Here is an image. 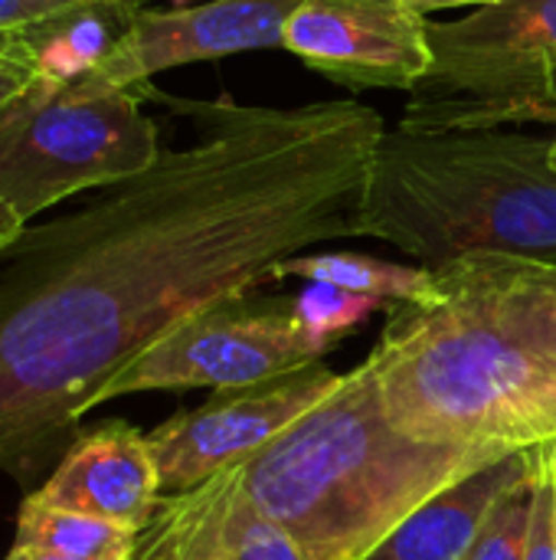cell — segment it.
Returning a JSON list of instances; mask_svg holds the SVG:
<instances>
[{
	"mask_svg": "<svg viewBox=\"0 0 556 560\" xmlns=\"http://www.w3.org/2000/svg\"><path fill=\"white\" fill-rule=\"evenodd\" d=\"M144 92L197 138L0 256V469L29 472L95 394L177 325L360 236L383 128L364 102L295 108Z\"/></svg>",
	"mask_w": 556,
	"mask_h": 560,
	"instance_id": "obj_1",
	"label": "cell"
},
{
	"mask_svg": "<svg viewBox=\"0 0 556 560\" xmlns=\"http://www.w3.org/2000/svg\"><path fill=\"white\" fill-rule=\"evenodd\" d=\"M433 272L367 358L390 423L469 450L556 443V262L472 253Z\"/></svg>",
	"mask_w": 556,
	"mask_h": 560,
	"instance_id": "obj_2",
	"label": "cell"
},
{
	"mask_svg": "<svg viewBox=\"0 0 556 560\" xmlns=\"http://www.w3.org/2000/svg\"><path fill=\"white\" fill-rule=\"evenodd\" d=\"M501 456L508 453L426 443L397 430L374 364L364 361L233 472L305 558L364 560L433 495Z\"/></svg>",
	"mask_w": 556,
	"mask_h": 560,
	"instance_id": "obj_3",
	"label": "cell"
},
{
	"mask_svg": "<svg viewBox=\"0 0 556 560\" xmlns=\"http://www.w3.org/2000/svg\"><path fill=\"white\" fill-rule=\"evenodd\" d=\"M551 138L469 131H383L360 200V236L439 269L472 253L556 262Z\"/></svg>",
	"mask_w": 556,
	"mask_h": 560,
	"instance_id": "obj_4",
	"label": "cell"
},
{
	"mask_svg": "<svg viewBox=\"0 0 556 560\" xmlns=\"http://www.w3.org/2000/svg\"><path fill=\"white\" fill-rule=\"evenodd\" d=\"M138 89H108L88 75L33 82L0 112V190L29 223L92 187L147 171L164 151Z\"/></svg>",
	"mask_w": 556,
	"mask_h": 560,
	"instance_id": "obj_5",
	"label": "cell"
},
{
	"mask_svg": "<svg viewBox=\"0 0 556 560\" xmlns=\"http://www.w3.org/2000/svg\"><path fill=\"white\" fill-rule=\"evenodd\" d=\"M433 66L406 92L400 131L556 125V0H498L429 23Z\"/></svg>",
	"mask_w": 556,
	"mask_h": 560,
	"instance_id": "obj_6",
	"label": "cell"
},
{
	"mask_svg": "<svg viewBox=\"0 0 556 560\" xmlns=\"http://www.w3.org/2000/svg\"><path fill=\"white\" fill-rule=\"evenodd\" d=\"M318 361L292 308L229 302L157 338L95 394V407L141 390H239L298 374Z\"/></svg>",
	"mask_w": 556,
	"mask_h": 560,
	"instance_id": "obj_7",
	"label": "cell"
},
{
	"mask_svg": "<svg viewBox=\"0 0 556 560\" xmlns=\"http://www.w3.org/2000/svg\"><path fill=\"white\" fill-rule=\"evenodd\" d=\"M338 384L341 374L321 368L318 361L288 377L223 390L210 404L170 417L147 436L161 489L170 495L190 492L252 459L315 404H321Z\"/></svg>",
	"mask_w": 556,
	"mask_h": 560,
	"instance_id": "obj_8",
	"label": "cell"
},
{
	"mask_svg": "<svg viewBox=\"0 0 556 560\" xmlns=\"http://www.w3.org/2000/svg\"><path fill=\"white\" fill-rule=\"evenodd\" d=\"M429 23L406 0H301L282 49L351 92H410L433 66Z\"/></svg>",
	"mask_w": 556,
	"mask_h": 560,
	"instance_id": "obj_9",
	"label": "cell"
},
{
	"mask_svg": "<svg viewBox=\"0 0 556 560\" xmlns=\"http://www.w3.org/2000/svg\"><path fill=\"white\" fill-rule=\"evenodd\" d=\"M301 0H203L174 10H138L88 79L108 89H138L164 69L279 49Z\"/></svg>",
	"mask_w": 556,
	"mask_h": 560,
	"instance_id": "obj_10",
	"label": "cell"
},
{
	"mask_svg": "<svg viewBox=\"0 0 556 560\" xmlns=\"http://www.w3.org/2000/svg\"><path fill=\"white\" fill-rule=\"evenodd\" d=\"M308 560L298 541L269 518L226 469L210 482L161 499L141 532L134 560Z\"/></svg>",
	"mask_w": 556,
	"mask_h": 560,
	"instance_id": "obj_11",
	"label": "cell"
},
{
	"mask_svg": "<svg viewBox=\"0 0 556 560\" xmlns=\"http://www.w3.org/2000/svg\"><path fill=\"white\" fill-rule=\"evenodd\" d=\"M161 476L147 436L128 423H108L79 436L56 472L29 499L49 509L92 515L131 532H144L161 509Z\"/></svg>",
	"mask_w": 556,
	"mask_h": 560,
	"instance_id": "obj_12",
	"label": "cell"
},
{
	"mask_svg": "<svg viewBox=\"0 0 556 560\" xmlns=\"http://www.w3.org/2000/svg\"><path fill=\"white\" fill-rule=\"evenodd\" d=\"M541 463L537 450L508 453L456 486L433 495L423 509H416L387 541H380L364 560H462L475 541L485 515L511 489L518 479L534 472Z\"/></svg>",
	"mask_w": 556,
	"mask_h": 560,
	"instance_id": "obj_13",
	"label": "cell"
},
{
	"mask_svg": "<svg viewBox=\"0 0 556 560\" xmlns=\"http://www.w3.org/2000/svg\"><path fill=\"white\" fill-rule=\"evenodd\" d=\"M272 279L324 282V285H338V289L393 302V305L423 302L436 285V272L426 266H403V262H387V259L360 256V253H301V256L279 262Z\"/></svg>",
	"mask_w": 556,
	"mask_h": 560,
	"instance_id": "obj_14",
	"label": "cell"
},
{
	"mask_svg": "<svg viewBox=\"0 0 556 560\" xmlns=\"http://www.w3.org/2000/svg\"><path fill=\"white\" fill-rule=\"evenodd\" d=\"M141 535L92 515L62 512L26 499L16 522V545L59 560H134Z\"/></svg>",
	"mask_w": 556,
	"mask_h": 560,
	"instance_id": "obj_15",
	"label": "cell"
},
{
	"mask_svg": "<svg viewBox=\"0 0 556 560\" xmlns=\"http://www.w3.org/2000/svg\"><path fill=\"white\" fill-rule=\"evenodd\" d=\"M541 463H544V446H541ZM541 463L534 466V472H528L524 479H518L511 489L501 492V499L485 515L475 541L469 545L462 560H524L528 538H531V515H534V499H537Z\"/></svg>",
	"mask_w": 556,
	"mask_h": 560,
	"instance_id": "obj_16",
	"label": "cell"
},
{
	"mask_svg": "<svg viewBox=\"0 0 556 560\" xmlns=\"http://www.w3.org/2000/svg\"><path fill=\"white\" fill-rule=\"evenodd\" d=\"M380 305V299H370V295H357V292H347V289H338V285H324V282H308L298 299L292 302V315L305 335V341L311 345V351L321 358L334 338L360 328Z\"/></svg>",
	"mask_w": 556,
	"mask_h": 560,
	"instance_id": "obj_17",
	"label": "cell"
},
{
	"mask_svg": "<svg viewBox=\"0 0 556 560\" xmlns=\"http://www.w3.org/2000/svg\"><path fill=\"white\" fill-rule=\"evenodd\" d=\"M524 560H556V459L554 443L544 446L541 479H537V499L531 515V538Z\"/></svg>",
	"mask_w": 556,
	"mask_h": 560,
	"instance_id": "obj_18",
	"label": "cell"
},
{
	"mask_svg": "<svg viewBox=\"0 0 556 560\" xmlns=\"http://www.w3.org/2000/svg\"><path fill=\"white\" fill-rule=\"evenodd\" d=\"M33 82H39V66L26 30H0V112L10 108Z\"/></svg>",
	"mask_w": 556,
	"mask_h": 560,
	"instance_id": "obj_19",
	"label": "cell"
},
{
	"mask_svg": "<svg viewBox=\"0 0 556 560\" xmlns=\"http://www.w3.org/2000/svg\"><path fill=\"white\" fill-rule=\"evenodd\" d=\"M62 10L56 7H43L33 0H0V30H26L46 16H56Z\"/></svg>",
	"mask_w": 556,
	"mask_h": 560,
	"instance_id": "obj_20",
	"label": "cell"
},
{
	"mask_svg": "<svg viewBox=\"0 0 556 560\" xmlns=\"http://www.w3.org/2000/svg\"><path fill=\"white\" fill-rule=\"evenodd\" d=\"M23 230H26V223L20 220V213L10 207V200L0 190V256L23 236Z\"/></svg>",
	"mask_w": 556,
	"mask_h": 560,
	"instance_id": "obj_21",
	"label": "cell"
},
{
	"mask_svg": "<svg viewBox=\"0 0 556 560\" xmlns=\"http://www.w3.org/2000/svg\"><path fill=\"white\" fill-rule=\"evenodd\" d=\"M43 7H56V10H69V7H134L141 10L144 0H33Z\"/></svg>",
	"mask_w": 556,
	"mask_h": 560,
	"instance_id": "obj_22",
	"label": "cell"
},
{
	"mask_svg": "<svg viewBox=\"0 0 556 560\" xmlns=\"http://www.w3.org/2000/svg\"><path fill=\"white\" fill-rule=\"evenodd\" d=\"M410 7H416L419 13H436V10H449V7H492V3H498V0H406Z\"/></svg>",
	"mask_w": 556,
	"mask_h": 560,
	"instance_id": "obj_23",
	"label": "cell"
},
{
	"mask_svg": "<svg viewBox=\"0 0 556 560\" xmlns=\"http://www.w3.org/2000/svg\"><path fill=\"white\" fill-rule=\"evenodd\" d=\"M7 560H59V558L43 555V551H33V548H20V545H13V551L7 555Z\"/></svg>",
	"mask_w": 556,
	"mask_h": 560,
	"instance_id": "obj_24",
	"label": "cell"
},
{
	"mask_svg": "<svg viewBox=\"0 0 556 560\" xmlns=\"http://www.w3.org/2000/svg\"><path fill=\"white\" fill-rule=\"evenodd\" d=\"M193 3H197V0H174V7H193ZM200 3H203V0H200Z\"/></svg>",
	"mask_w": 556,
	"mask_h": 560,
	"instance_id": "obj_25",
	"label": "cell"
},
{
	"mask_svg": "<svg viewBox=\"0 0 556 560\" xmlns=\"http://www.w3.org/2000/svg\"><path fill=\"white\" fill-rule=\"evenodd\" d=\"M551 167L556 171V138H554V148H551Z\"/></svg>",
	"mask_w": 556,
	"mask_h": 560,
	"instance_id": "obj_26",
	"label": "cell"
},
{
	"mask_svg": "<svg viewBox=\"0 0 556 560\" xmlns=\"http://www.w3.org/2000/svg\"><path fill=\"white\" fill-rule=\"evenodd\" d=\"M206 560H223V558H206Z\"/></svg>",
	"mask_w": 556,
	"mask_h": 560,
	"instance_id": "obj_27",
	"label": "cell"
},
{
	"mask_svg": "<svg viewBox=\"0 0 556 560\" xmlns=\"http://www.w3.org/2000/svg\"><path fill=\"white\" fill-rule=\"evenodd\" d=\"M554 459H556V450H554Z\"/></svg>",
	"mask_w": 556,
	"mask_h": 560,
	"instance_id": "obj_28",
	"label": "cell"
},
{
	"mask_svg": "<svg viewBox=\"0 0 556 560\" xmlns=\"http://www.w3.org/2000/svg\"><path fill=\"white\" fill-rule=\"evenodd\" d=\"M554 450H556V443H554Z\"/></svg>",
	"mask_w": 556,
	"mask_h": 560,
	"instance_id": "obj_29",
	"label": "cell"
}]
</instances>
